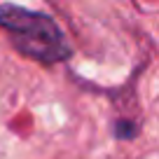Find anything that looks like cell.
<instances>
[{"label":"cell","mask_w":159,"mask_h":159,"mask_svg":"<svg viewBox=\"0 0 159 159\" xmlns=\"http://www.w3.org/2000/svg\"><path fill=\"white\" fill-rule=\"evenodd\" d=\"M0 28L7 30L19 54L40 63H59L70 56V45L52 16L5 2L0 5Z\"/></svg>","instance_id":"obj_1"}]
</instances>
